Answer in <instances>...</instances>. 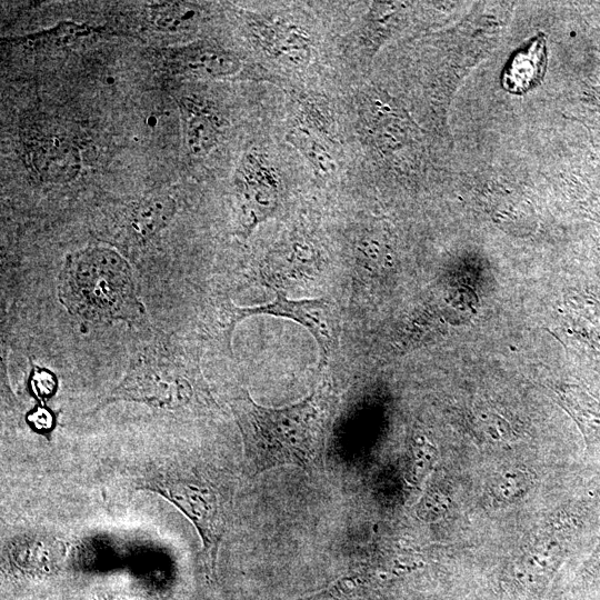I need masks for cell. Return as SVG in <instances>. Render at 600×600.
<instances>
[{"mask_svg": "<svg viewBox=\"0 0 600 600\" xmlns=\"http://www.w3.org/2000/svg\"><path fill=\"white\" fill-rule=\"evenodd\" d=\"M234 188L240 207V224L248 237L261 222L272 218L279 207L281 180L262 153H244L234 171Z\"/></svg>", "mask_w": 600, "mask_h": 600, "instance_id": "6", "label": "cell"}, {"mask_svg": "<svg viewBox=\"0 0 600 600\" xmlns=\"http://www.w3.org/2000/svg\"><path fill=\"white\" fill-rule=\"evenodd\" d=\"M254 314L284 317L302 324L316 339L323 361L338 348L340 337L339 319L332 303L324 298L291 300L283 291L277 289L276 299L270 303L254 307L230 304L229 336H231L234 326L240 320Z\"/></svg>", "mask_w": 600, "mask_h": 600, "instance_id": "5", "label": "cell"}, {"mask_svg": "<svg viewBox=\"0 0 600 600\" xmlns=\"http://www.w3.org/2000/svg\"><path fill=\"white\" fill-rule=\"evenodd\" d=\"M450 500L443 493L431 490L419 504V516L424 520H436L444 513Z\"/></svg>", "mask_w": 600, "mask_h": 600, "instance_id": "24", "label": "cell"}, {"mask_svg": "<svg viewBox=\"0 0 600 600\" xmlns=\"http://www.w3.org/2000/svg\"><path fill=\"white\" fill-rule=\"evenodd\" d=\"M58 299L72 316L92 322H146L128 261L107 247L70 253L58 278Z\"/></svg>", "mask_w": 600, "mask_h": 600, "instance_id": "3", "label": "cell"}, {"mask_svg": "<svg viewBox=\"0 0 600 600\" xmlns=\"http://www.w3.org/2000/svg\"><path fill=\"white\" fill-rule=\"evenodd\" d=\"M592 213L600 221V206L593 207Z\"/></svg>", "mask_w": 600, "mask_h": 600, "instance_id": "26", "label": "cell"}, {"mask_svg": "<svg viewBox=\"0 0 600 600\" xmlns=\"http://www.w3.org/2000/svg\"><path fill=\"white\" fill-rule=\"evenodd\" d=\"M587 576L593 582L600 580V542L588 566Z\"/></svg>", "mask_w": 600, "mask_h": 600, "instance_id": "25", "label": "cell"}, {"mask_svg": "<svg viewBox=\"0 0 600 600\" xmlns=\"http://www.w3.org/2000/svg\"><path fill=\"white\" fill-rule=\"evenodd\" d=\"M567 310L574 336L600 353V301L590 293L574 292Z\"/></svg>", "mask_w": 600, "mask_h": 600, "instance_id": "15", "label": "cell"}, {"mask_svg": "<svg viewBox=\"0 0 600 600\" xmlns=\"http://www.w3.org/2000/svg\"><path fill=\"white\" fill-rule=\"evenodd\" d=\"M559 404L580 429L587 446L600 443V391L576 382L553 388Z\"/></svg>", "mask_w": 600, "mask_h": 600, "instance_id": "12", "label": "cell"}, {"mask_svg": "<svg viewBox=\"0 0 600 600\" xmlns=\"http://www.w3.org/2000/svg\"><path fill=\"white\" fill-rule=\"evenodd\" d=\"M547 66V41L543 33L537 34L509 59L503 72V88L512 93H524L543 78Z\"/></svg>", "mask_w": 600, "mask_h": 600, "instance_id": "13", "label": "cell"}, {"mask_svg": "<svg viewBox=\"0 0 600 600\" xmlns=\"http://www.w3.org/2000/svg\"><path fill=\"white\" fill-rule=\"evenodd\" d=\"M68 544L40 529H21L2 541V569L18 577L41 578L60 571Z\"/></svg>", "mask_w": 600, "mask_h": 600, "instance_id": "7", "label": "cell"}, {"mask_svg": "<svg viewBox=\"0 0 600 600\" xmlns=\"http://www.w3.org/2000/svg\"><path fill=\"white\" fill-rule=\"evenodd\" d=\"M532 483L529 472L519 469H506L492 481L490 492L497 502H513L523 496Z\"/></svg>", "mask_w": 600, "mask_h": 600, "instance_id": "18", "label": "cell"}, {"mask_svg": "<svg viewBox=\"0 0 600 600\" xmlns=\"http://www.w3.org/2000/svg\"><path fill=\"white\" fill-rule=\"evenodd\" d=\"M243 443L244 464L251 476L281 466L307 468L323 440L326 398L312 392L283 408H267L241 391L229 401Z\"/></svg>", "mask_w": 600, "mask_h": 600, "instance_id": "1", "label": "cell"}, {"mask_svg": "<svg viewBox=\"0 0 600 600\" xmlns=\"http://www.w3.org/2000/svg\"><path fill=\"white\" fill-rule=\"evenodd\" d=\"M26 421L34 432L50 439L56 426V416L48 407L39 404L27 413Z\"/></svg>", "mask_w": 600, "mask_h": 600, "instance_id": "23", "label": "cell"}, {"mask_svg": "<svg viewBox=\"0 0 600 600\" xmlns=\"http://www.w3.org/2000/svg\"><path fill=\"white\" fill-rule=\"evenodd\" d=\"M29 387L31 393L42 403L54 396L58 389L56 376L48 369L32 367Z\"/></svg>", "mask_w": 600, "mask_h": 600, "instance_id": "22", "label": "cell"}, {"mask_svg": "<svg viewBox=\"0 0 600 600\" xmlns=\"http://www.w3.org/2000/svg\"><path fill=\"white\" fill-rule=\"evenodd\" d=\"M181 349L163 334L134 344L120 382L96 406L93 413L116 402H136L170 412L207 402Z\"/></svg>", "mask_w": 600, "mask_h": 600, "instance_id": "4", "label": "cell"}, {"mask_svg": "<svg viewBox=\"0 0 600 600\" xmlns=\"http://www.w3.org/2000/svg\"><path fill=\"white\" fill-rule=\"evenodd\" d=\"M182 134L188 152L197 158L209 154L219 143L222 121L206 100L184 96L178 99Z\"/></svg>", "mask_w": 600, "mask_h": 600, "instance_id": "11", "label": "cell"}, {"mask_svg": "<svg viewBox=\"0 0 600 600\" xmlns=\"http://www.w3.org/2000/svg\"><path fill=\"white\" fill-rule=\"evenodd\" d=\"M250 39L267 57L286 66L304 67L313 53L307 29L287 18L251 14L247 19Z\"/></svg>", "mask_w": 600, "mask_h": 600, "instance_id": "8", "label": "cell"}, {"mask_svg": "<svg viewBox=\"0 0 600 600\" xmlns=\"http://www.w3.org/2000/svg\"><path fill=\"white\" fill-rule=\"evenodd\" d=\"M474 418L479 429H481L487 437L497 441H508L513 439L514 434L510 424L498 413L489 409L479 408L474 413Z\"/></svg>", "mask_w": 600, "mask_h": 600, "instance_id": "21", "label": "cell"}, {"mask_svg": "<svg viewBox=\"0 0 600 600\" xmlns=\"http://www.w3.org/2000/svg\"><path fill=\"white\" fill-rule=\"evenodd\" d=\"M164 66L172 73L221 78L239 72L242 63L231 50L212 42L198 41L166 50Z\"/></svg>", "mask_w": 600, "mask_h": 600, "instance_id": "9", "label": "cell"}, {"mask_svg": "<svg viewBox=\"0 0 600 600\" xmlns=\"http://www.w3.org/2000/svg\"><path fill=\"white\" fill-rule=\"evenodd\" d=\"M286 141L308 162L314 174L327 179L336 174L337 162L326 144L312 131L296 127L286 134Z\"/></svg>", "mask_w": 600, "mask_h": 600, "instance_id": "16", "label": "cell"}, {"mask_svg": "<svg viewBox=\"0 0 600 600\" xmlns=\"http://www.w3.org/2000/svg\"><path fill=\"white\" fill-rule=\"evenodd\" d=\"M92 32V28L86 24H78L73 22H61L54 28L30 36L26 41L33 44L42 46H64L70 42L86 37Z\"/></svg>", "mask_w": 600, "mask_h": 600, "instance_id": "19", "label": "cell"}, {"mask_svg": "<svg viewBox=\"0 0 600 600\" xmlns=\"http://www.w3.org/2000/svg\"><path fill=\"white\" fill-rule=\"evenodd\" d=\"M436 458V448L426 438H416L412 444L410 480L420 482L433 467Z\"/></svg>", "mask_w": 600, "mask_h": 600, "instance_id": "20", "label": "cell"}, {"mask_svg": "<svg viewBox=\"0 0 600 600\" xmlns=\"http://www.w3.org/2000/svg\"><path fill=\"white\" fill-rule=\"evenodd\" d=\"M176 213V202L168 194H153L137 202L128 218L129 234L146 241L163 230Z\"/></svg>", "mask_w": 600, "mask_h": 600, "instance_id": "14", "label": "cell"}, {"mask_svg": "<svg viewBox=\"0 0 600 600\" xmlns=\"http://www.w3.org/2000/svg\"><path fill=\"white\" fill-rule=\"evenodd\" d=\"M198 11L189 3L161 2L148 7V19L158 30L181 32L197 21Z\"/></svg>", "mask_w": 600, "mask_h": 600, "instance_id": "17", "label": "cell"}, {"mask_svg": "<svg viewBox=\"0 0 600 600\" xmlns=\"http://www.w3.org/2000/svg\"><path fill=\"white\" fill-rule=\"evenodd\" d=\"M598 274H599V277H600V266H599V271H598Z\"/></svg>", "mask_w": 600, "mask_h": 600, "instance_id": "28", "label": "cell"}, {"mask_svg": "<svg viewBox=\"0 0 600 600\" xmlns=\"http://www.w3.org/2000/svg\"><path fill=\"white\" fill-rule=\"evenodd\" d=\"M96 600H123V599H96Z\"/></svg>", "mask_w": 600, "mask_h": 600, "instance_id": "27", "label": "cell"}, {"mask_svg": "<svg viewBox=\"0 0 600 600\" xmlns=\"http://www.w3.org/2000/svg\"><path fill=\"white\" fill-rule=\"evenodd\" d=\"M29 160L39 179L50 183L73 180L79 174L82 163L77 144L60 134H49L33 142Z\"/></svg>", "mask_w": 600, "mask_h": 600, "instance_id": "10", "label": "cell"}, {"mask_svg": "<svg viewBox=\"0 0 600 600\" xmlns=\"http://www.w3.org/2000/svg\"><path fill=\"white\" fill-rule=\"evenodd\" d=\"M120 469L129 492L156 493L188 518L201 539L202 562L213 576L229 522L228 499L218 483L191 459L174 452L131 459Z\"/></svg>", "mask_w": 600, "mask_h": 600, "instance_id": "2", "label": "cell"}]
</instances>
